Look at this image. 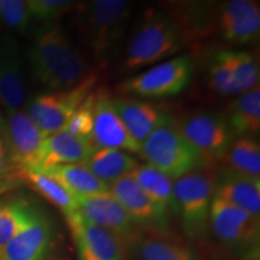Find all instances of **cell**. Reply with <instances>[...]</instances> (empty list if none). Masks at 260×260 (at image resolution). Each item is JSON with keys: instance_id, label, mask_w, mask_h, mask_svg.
<instances>
[{"instance_id": "18", "label": "cell", "mask_w": 260, "mask_h": 260, "mask_svg": "<svg viewBox=\"0 0 260 260\" xmlns=\"http://www.w3.org/2000/svg\"><path fill=\"white\" fill-rule=\"evenodd\" d=\"M109 191L139 226L164 229L168 219L152 204L132 175L110 184Z\"/></svg>"}, {"instance_id": "5", "label": "cell", "mask_w": 260, "mask_h": 260, "mask_svg": "<svg viewBox=\"0 0 260 260\" xmlns=\"http://www.w3.org/2000/svg\"><path fill=\"white\" fill-rule=\"evenodd\" d=\"M204 169H195L174 181L175 213L180 216L182 229L190 239L204 236L210 225L214 180Z\"/></svg>"}, {"instance_id": "20", "label": "cell", "mask_w": 260, "mask_h": 260, "mask_svg": "<svg viewBox=\"0 0 260 260\" xmlns=\"http://www.w3.org/2000/svg\"><path fill=\"white\" fill-rule=\"evenodd\" d=\"M93 149V144L89 140L79 138L67 130H59L45 140L41 162L35 169L82 162Z\"/></svg>"}, {"instance_id": "3", "label": "cell", "mask_w": 260, "mask_h": 260, "mask_svg": "<svg viewBox=\"0 0 260 260\" xmlns=\"http://www.w3.org/2000/svg\"><path fill=\"white\" fill-rule=\"evenodd\" d=\"M186 37L170 15L151 8L142 14L126 46L123 68L136 71L168 59L182 50Z\"/></svg>"}, {"instance_id": "23", "label": "cell", "mask_w": 260, "mask_h": 260, "mask_svg": "<svg viewBox=\"0 0 260 260\" xmlns=\"http://www.w3.org/2000/svg\"><path fill=\"white\" fill-rule=\"evenodd\" d=\"M132 177L165 218L168 219L170 212L175 213L172 178L147 162L142 164L139 162L138 167L133 171Z\"/></svg>"}, {"instance_id": "13", "label": "cell", "mask_w": 260, "mask_h": 260, "mask_svg": "<svg viewBox=\"0 0 260 260\" xmlns=\"http://www.w3.org/2000/svg\"><path fill=\"white\" fill-rule=\"evenodd\" d=\"M94 148L121 149L138 153L140 146L133 140L117 115L107 93L96 90L93 105V130L90 136Z\"/></svg>"}, {"instance_id": "29", "label": "cell", "mask_w": 260, "mask_h": 260, "mask_svg": "<svg viewBox=\"0 0 260 260\" xmlns=\"http://www.w3.org/2000/svg\"><path fill=\"white\" fill-rule=\"evenodd\" d=\"M234 81V95L248 92L259 86V64L252 53L230 51Z\"/></svg>"}, {"instance_id": "21", "label": "cell", "mask_w": 260, "mask_h": 260, "mask_svg": "<svg viewBox=\"0 0 260 260\" xmlns=\"http://www.w3.org/2000/svg\"><path fill=\"white\" fill-rule=\"evenodd\" d=\"M130 243L140 260H198L193 249L160 230L139 232Z\"/></svg>"}, {"instance_id": "31", "label": "cell", "mask_w": 260, "mask_h": 260, "mask_svg": "<svg viewBox=\"0 0 260 260\" xmlns=\"http://www.w3.org/2000/svg\"><path fill=\"white\" fill-rule=\"evenodd\" d=\"M0 22L12 30L27 32L32 17L25 0H0Z\"/></svg>"}, {"instance_id": "26", "label": "cell", "mask_w": 260, "mask_h": 260, "mask_svg": "<svg viewBox=\"0 0 260 260\" xmlns=\"http://www.w3.org/2000/svg\"><path fill=\"white\" fill-rule=\"evenodd\" d=\"M40 211L31 200L21 195L0 198V252Z\"/></svg>"}, {"instance_id": "11", "label": "cell", "mask_w": 260, "mask_h": 260, "mask_svg": "<svg viewBox=\"0 0 260 260\" xmlns=\"http://www.w3.org/2000/svg\"><path fill=\"white\" fill-rule=\"evenodd\" d=\"M76 212L84 220L115 233L125 242L132 241L140 232V226L110 191L77 198Z\"/></svg>"}, {"instance_id": "4", "label": "cell", "mask_w": 260, "mask_h": 260, "mask_svg": "<svg viewBox=\"0 0 260 260\" xmlns=\"http://www.w3.org/2000/svg\"><path fill=\"white\" fill-rule=\"evenodd\" d=\"M139 154L174 181L207 164L172 121L155 129L140 146Z\"/></svg>"}, {"instance_id": "2", "label": "cell", "mask_w": 260, "mask_h": 260, "mask_svg": "<svg viewBox=\"0 0 260 260\" xmlns=\"http://www.w3.org/2000/svg\"><path fill=\"white\" fill-rule=\"evenodd\" d=\"M76 23L82 40L98 64L115 56L132 17V3L125 0H93L76 6Z\"/></svg>"}, {"instance_id": "16", "label": "cell", "mask_w": 260, "mask_h": 260, "mask_svg": "<svg viewBox=\"0 0 260 260\" xmlns=\"http://www.w3.org/2000/svg\"><path fill=\"white\" fill-rule=\"evenodd\" d=\"M111 104L133 140L141 146L155 129L170 121L160 107L132 98H111Z\"/></svg>"}, {"instance_id": "10", "label": "cell", "mask_w": 260, "mask_h": 260, "mask_svg": "<svg viewBox=\"0 0 260 260\" xmlns=\"http://www.w3.org/2000/svg\"><path fill=\"white\" fill-rule=\"evenodd\" d=\"M47 135L22 110L6 113L5 141L11 169H35L40 165Z\"/></svg>"}, {"instance_id": "34", "label": "cell", "mask_w": 260, "mask_h": 260, "mask_svg": "<svg viewBox=\"0 0 260 260\" xmlns=\"http://www.w3.org/2000/svg\"><path fill=\"white\" fill-rule=\"evenodd\" d=\"M11 168L9 164L5 141V116L0 113V180H5Z\"/></svg>"}, {"instance_id": "28", "label": "cell", "mask_w": 260, "mask_h": 260, "mask_svg": "<svg viewBox=\"0 0 260 260\" xmlns=\"http://www.w3.org/2000/svg\"><path fill=\"white\" fill-rule=\"evenodd\" d=\"M226 169L246 176H260V144L253 136L235 138L219 159Z\"/></svg>"}, {"instance_id": "30", "label": "cell", "mask_w": 260, "mask_h": 260, "mask_svg": "<svg viewBox=\"0 0 260 260\" xmlns=\"http://www.w3.org/2000/svg\"><path fill=\"white\" fill-rule=\"evenodd\" d=\"M210 87L219 95H234V81L230 51H219L211 60L209 69Z\"/></svg>"}, {"instance_id": "1", "label": "cell", "mask_w": 260, "mask_h": 260, "mask_svg": "<svg viewBox=\"0 0 260 260\" xmlns=\"http://www.w3.org/2000/svg\"><path fill=\"white\" fill-rule=\"evenodd\" d=\"M32 77L51 92L69 89L87 76V61L59 27L39 30L28 51Z\"/></svg>"}, {"instance_id": "19", "label": "cell", "mask_w": 260, "mask_h": 260, "mask_svg": "<svg viewBox=\"0 0 260 260\" xmlns=\"http://www.w3.org/2000/svg\"><path fill=\"white\" fill-rule=\"evenodd\" d=\"M214 197L235 205L260 219V178L224 168L214 180Z\"/></svg>"}, {"instance_id": "27", "label": "cell", "mask_w": 260, "mask_h": 260, "mask_svg": "<svg viewBox=\"0 0 260 260\" xmlns=\"http://www.w3.org/2000/svg\"><path fill=\"white\" fill-rule=\"evenodd\" d=\"M19 175L37 193L58 207L65 217L77 211V198L54 178L37 169H23L19 170Z\"/></svg>"}, {"instance_id": "33", "label": "cell", "mask_w": 260, "mask_h": 260, "mask_svg": "<svg viewBox=\"0 0 260 260\" xmlns=\"http://www.w3.org/2000/svg\"><path fill=\"white\" fill-rule=\"evenodd\" d=\"M94 94H95V92H93L81 104L79 109L70 117V119L68 121L67 125L64 126L63 130H67V132L71 133V134L90 141V136H92L93 130Z\"/></svg>"}, {"instance_id": "35", "label": "cell", "mask_w": 260, "mask_h": 260, "mask_svg": "<svg viewBox=\"0 0 260 260\" xmlns=\"http://www.w3.org/2000/svg\"><path fill=\"white\" fill-rule=\"evenodd\" d=\"M17 186H18V182L16 180H11V178L0 180V197L6 194L11 189H14V188H16Z\"/></svg>"}, {"instance_id": "32", "label": "cell", "mask_w": 260, "mask_h": 260, "mask_svg": "<svg viewBox=\"0 0 260 260\" xmlns=\"http://www.w3.org/2000/svg\"><path fill=\"white\" fill-rule=\"evenodd\" d=\"M32 19L52 24L64 15L76 8V3L70 0H27Z\"/></svg>"}, {"instance_id": "14", "label": "cell", "mask_w": 260, "mask_h": 260, "mask_svg": "<svg viewBox=\"0 0 260 260\" xmlns=\"http://www.w3.org/2000/svg\"><path fill=\"white\" fill-rule=\"evenodd\" d=\"M217 28L228 42L245 45L258 40L260 6L253 0H232L219 6Z\"/></svg>"}, {"instance_id": "25", "label": "cell", "mask_w": 260, "mask_h": 260, "mask_svg": "<svg viewBox=\"0 0 260 260\" xmlns=\"http://www.w3.org/2000/svg\"><path fill=\"white\" fill-rule=\"evenodd\" d=\"M225 121L234 138L253 136L260 132V89L259 86L240 94L230 104Z\"/></svg>"}, {"instance_id": "24", "label": "cell", "mask_w": 260, "mask_h": 260, "mask_svg": "<svg viewBox=\"0 0 260 260\" xmlns=\"http://www.w3.org/2000/svg\"><path fill=\"white\" fill-rule=\"evenodd\" d=\"M37 170L54 178L76 198L90 197L109 191V186L98 180L82 162L54 165Z\"/></svg>"}, {"instance_id": "22", "label": "cell", "mask_w": 260, "mask_h": 260, "mask_svg": "<svg viewBox=\"0 0 260 260\" xmlns=\"http://www.w3.org/2000/svg\"><path fill=\"white\" fill-rule=\"evenodd\" d=\"M82 164L98 180L110 186L113 182L132 175L139 161L128 152L121 149L94 148Z\"/></svg>"}, {"instance_id": "12", "label": "cell", "mask_w": 260, "mask_h": 260, "mask_svg": "<svg viewBox=\"0 0 260 260\" xmlns=\"http://www.w3.org/2000/svg\"><path fill=\"white\" fill-rule=\"evenodd\" d=\"M76 242L80 260H124L123 240L75 212L65 217Z\"/></svg>"}, {"instance_id": "6", "label": "cell", "mask_w": 260, "mask_h": 260, "mask_svg": "<svg viewBox=\"0 0 260 260\" xmlns=\"http://www.w3.org/2000/svg\"><path fill=\"white\" fill-rule=\"evenodd\" d=\"M96 81L95 75L88 74L69 89L38 94L27 103L24 112L47 136L63 130L74 112L93 93Z\"/></svg>"}, {"instance_id": "36", "label": "cell", "mask_w": 260, "mask_h": 260, "mask_svg": "<svg viewBox=\"0 0 260 260\" xmlns=\"http://www.w3.org/2000/svg\"><path fill=\"white\" fill-rule=\"evenodd\" d=\"M243 260H255L254 258H251V259H249V258H247V259H243Z\"/></svg>"}, {"instance_id": "17", "label": "cell", "mask_w": 260, "mask_h": 260, "mask_svg": "<svg viewBox=\"0 0 260 260\" xmlns=\"http://www.w3.org/2000/svg\"><path fill=\"white\" fill-rule=\"evenodd\" d=\"M25 104V83L22 60L14 40L0 44V105L6 113L19 111Z\"/></svg>"}, {"instance_id": "15", "label": "cell", "mask_w": 260, "mask_h": 260, "mask_svg": "<svg viewBox=\"0 0 260 260\" xmlns=\"http://www.w3.org/2000/svg\"><path fill=\"white\" fill-rule=\"evenodd\" d=\"M53 241V226L40 213L28 223L0 252V260H46Z\"/></svg>"}, {"instance_id": "9", "label": "cell", "mask_w": 260, "mask_h": 260, "mask_svg": "<svg viewBox=\"0 0 260 260\" xmlns=\"http://www.w3.org/2000/svg\"><path fill=\"white\" fill-rule=\"evenodd\" d=\"M176 126L182 136L199 152L206 162L222 158L235 139L225 117L211 111L186 113Z\"/></svg>"}, {"instance_id": "8", "label": "cell", "mask_w": 260, "mask_h": 260, "mask_svg": "<svg viewBox=\"0 0 260 260\" xmlns=\"http://www.w3.org/2000/svg\"><path fill=\"white\" fill-rule=\"evenodd\" d=\"M210 225L217 239L239 251H258L260 219L235 205L213 197Z\"/></svg>"}, {"instance_id": "7", "label": "cell", "mask_w": 260, "mask_h": 260, "mask_svg": "<svg viewBox=\"0 0 260 260\" xmlns=\"http://www.w3.org/2000/svg\"><path fill=\"white\" fill-rule=\"evenodd\" d=\"M193 71L194 64L190 57L177 56L133 75L117 88L124 94L152 99L175 96L187 88Z\"/></svg>"}]
</instances>
